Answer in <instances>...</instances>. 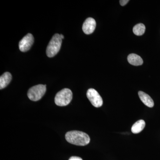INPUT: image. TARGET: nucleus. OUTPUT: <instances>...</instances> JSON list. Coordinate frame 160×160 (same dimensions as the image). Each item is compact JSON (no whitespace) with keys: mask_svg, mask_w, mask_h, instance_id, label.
Here are the masks:
<instances>
[{"mask_svg":"<svg viewBox=\"0 0 160 160\" xmlns=\"http://www.w3.org/2000/svg\"><path fill=\"white\" fill-rule=\"evenodd\" d=\"M65 137L68 142L76 146H86L90 141V138L87 133L77 130L68 132Z\"/></svg>","mask_w":160,"mask_h":160,"instance_id":"nucleus-1","label":"nucleus"},{"mask_svg":"<svg viewBox=\"0 0 160 160\" xmlns=\"http://www.w3.org/2000/svg\"><path fill=\"white\" fill-rule=\"evenodd\" d=\"M62 40L59 34L56 33L53 36L46 49V54L48 57H53L58 52L62 46Z\"/></svg>","mask_w":160,"mask_h":160,"instance_id":"nucleus-2","label":"nucleus"},{"mask_svg":"<svg viewBox=\"0 0 160 160\" xmlns=\"http://www.w3.org/2000/svg\"><path fill=\"white\" fill-rule=\"evenodd\" d=\"M72 98V93L69 89L65 88L58 92L55 97V103L58 106L69 105Z\"/></svg>","mask_w":160,"mask_h":160,"instance_id":"nucleus-3","label":"nucleus"},{"mask_svg":"<svg viewBox=\"0 0 160 160\" xmlns=\"http://www.w3.org/2000/svg\"><path fill=\"white\" fill-rule=\"evenodd\" d=\"M46 85L40 84L30 88L27 93V95L29 99L34 102L41 99L46 93Z\"/></svg>","mask_w":160,"mask_h":160,"instance_id":"nucleus-4","label":"nucleus"},{"mask_svg":"<svg viewBox=\"0 0 160 160\" xmlns=\"http://www.w3.org/2000/svg\"><path fill=\"white\" fill-rule=\"evenodd\" d=\"M87 97L92 104L96 108L101 107L103 105V100L95 89H89L87 92Z\"/></svg>","mask_w":160,"mask_h":160,"instance_id":"nucleus-5","label":"nucleus"},{"mask_svg":"<svg viewBox=\"0 0 160 160\" xmlns=\"http://www.w3.org/2000/svg\"><path fill=\"white\" fill-rule=\"evenodd\" d=\"M34 42V38L31 33H28L20 41L19 48L20 51L26 52L31 48Z\"/></svg>","mask_w":160,"mask_h":160,"instance_id":"nucleus-6","label":"nucleus"},{"mask_svg":"<svg viewBox=\"0 0 160 160\" xmlns=\"http://www.w3.org/2000/svg\"><path fill=\"white\" fill-rule=\"evenodd\" d=\"M96 26V22L94 19L89 18L83 24L82 30L86 34H90L94 32Z\"/></svg>","mask_w":160,"mask_h":160,"instance_id":"nucleus-7","label":"nucleus"},{"mask_svg":"<svg viewBox=\"0 0 160 160\" xmlns=\"http://www.w3.org/2000/svg\"><path fill=\"white\" fill-rule=\"evenodd\" d=\"M138 95L140 99L146 106L150 108H152L154 106V102L149 95L146 94L142 91L138 92Z\"/></svg>","mask_w":160,"mask_h":160,"instance_id":"nucleus-8","label":"nucleus"},{"mask_svg":"<svg viewBox=\"0 0 160 160\" xmlns=\"http://www.w3.org/2000/svg\"><path fill=\"white\" fill-rule=\"evenodd\" d=\"M12 77L10 72H6L0 77V89L6 88L11 82Z\"/></svg>","mask_w":160,"mask_h":160,"instance_id":"nucleus-9","label":"nucleus"},{"mask_svg":"<svg viewBox=\"0 0 160 160\" xmlns=\"http://www.w3.org/2000/svg\"><path fill=\"white\" fill-rule=\"evenodd\" d=\"M127 60L129 64L135 66H141L143 63L142 59L141 57L134 53L129 54L127 58Z\"/></svg>","mask_w":160,"mask_h":160,"instance_id":"nucleus-10","label":"nucleus"},{"mask_svg":"<svg viewBox=\"0 0 160 160\" xmlns=\"http://www.w3.org/2000/svg\"><path fill=\"white\" fill-rule=\"evenodd\" d=\"M146 123L143 120H140L133 124L131 128L132 132L134 134H137L142 132L145 128Z\"/></svg>","mask_w":160,"mask_h":160,"instance_id":"nucleus-11","label":"nucleus"},{"mask_svg":"<svg viewBox=\"0 0 160 160\" xmlns=\"http://www.w3.org/2000/svg\"><path fill=\"white\" fill-rule=\"evenodd\" d=\"M146 27L144 24L142 23L138 24L135 26L133 28V32L136 35H142L145 32Z\"/></svg>","mask_w":160,"mask_h":160,"instance_id":"nucleus-12","label":"nucleus"},{"mask_svg":"<svg viewBox=\"0 0 160 160\" xmlns=\"http://www.w3.org/2000/svg\"><path fill=\"white\" fill-rule=\"evenodd\" d=\"M120 5L122 6H125L126 5L128 2H129V0H121L120 1Z\"/></svg>","mask_w":160,"mask_h":160,"instance_id":"nucleus-13","label":"nucleus"},{"mask_svg":"<svg viewBox=\"0 0 160 160\" xmlns=\"http://www.w3.org/2000/svg\"><path fill=\"white\" fill-rule=\"evenodd\" d=\"M69 160H83L81 158L78 157H72L69 159Z\"/></svg>","mask_w":160,"mask_h":160,"instance_id":"nucleus-14","label":"nucleus"},{"mask_svg":"<svg viewBox=\"0 0 160 160\" xmlns=\"http://www.w3.org/2000/svg\"><path fill=\"white\" fill-rule=\"evenodd\" d=\"M60 36H61V37L62 38V39L64 38V36H63L62 34H60Z\"/></svg>","mask_w":160,"mask_h":160,"instance_id":"nucleus-15","label":"nucleus"}]
</instances>
